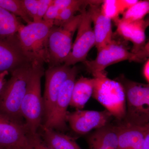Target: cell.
I'll list each match as a JSON object with an SVG mask.
<instances>
[{"instance_id": "cell-29", "label": "cell", "mask_w": 149, "mask_h": 149, "mask_svg": "<svg viewBox=\"0 0 149 149\" xmlns=\"http://www.w3.org/2000/svg\"><path fill=\"white\" fill-rule=\"evenodd\" d=\"M77 0H53V4L58 9L59 12L64 9L67 8L74 3Z\"/></svg>"}, {"instance_id": "cell-8", "label": "cell", "mask_w": 149, "mask_h": 149, "mask_svg": "<svg viewBox=\"0 0 149 149\" xmlns=\"http://www.w3.org/2000/svg\"><path fill=\"white\" fill-rule=\"evenodd\" d=\"M81 19L77 36L72 50L64 64L70 66L86 60L90 50L95 45V37L92 27V20L88 11L83 8L81 11Z\"/></svg>"}, {"instance_id": "cell-4", "label": "cell", "mask_w": 149, "mask_h": 149, "mask_svg": "<svg viewBox=\"0 0 149 149\" xmlns=\"http://www.w3.org/2000/svg\"><path fill=\"white\" fill-rule=\"evenodd\" d=\"M92 96L112 115L120 120L126 113L125 90L120 82L110 79L104 72L94 76Z\"/></svg>"}, {"instance_id": "cell-24", "label": "cell", "mask_w": 149, "mask_h": 149, "mask_svg": "<svg viewBox=\"0 0 149 149\" xmlns=\"http://www.w3.org/2000/svg\"><path fill=\"white\" fill-rule=\"evenodd\" d=\"M0 7L20 17L27 24L33 22L24 10L21 0H0Z\"/></svg>"}, {"instance_id": "cell-1", "label": "cell", "mask_w": 149, "mask_h": 149, "mask_svg": "<svg viewBox=\"0 0 149 149\" xmlns=\"http://www.w3.org/2000/svg\"><path fill=\"white\" fill-rule=\"evenodd\" d=\"M29 63L11 72L0 93V114L24 125L20 107L27 91L28 82L35 66Z\"/></svg>"}, {"instance_id": "cell-10", "label": "cell", "mask_w": 149, "mask_h": 149, "mask_svg": "<svg viewBox=\"0 0 149 149\" xmlns=\"http://www.w3.org/2000/svg\"><path fill=\"white\" fill-rule=\"evenodd\" d=\"M71 68L65 64L60 65L49 68L45 71V85L43 98L45 122L52 113L60 90L69 75Z\"/></svg>"}, {"instance_id": "cell-33", "label": "cell", "mask_w": 149, "mask_h": 149, "mask_svg": "<svg viewBox=\"0 0 149 149\" xmlns=\"http://www.w3.org/2000/svg\"><path fill=\"white\" fill-rule=\"evenodd\" d=\"M3 149H21L20 148H19V147H9V148H3Z\"/></svg>"}, {"instance_id": "cell-28", "label": "cell", "mask_w": 149, "mask_h": 149, "mask_svg": "<svg viewBox=\"0 0 149 149\" xmlns=\"http://www.w3.org/2000/svg\"><path fill=\"white\" fill-rule=\"evenodd\" d=\"M59 13V10L53 2L49 7L45 14L43 17V20L45 21L53 22L58 16Z\"/></svg>"}, {"instance_id": "cell-3", "label": "cell", "mask_w": 149, "mask_h": 149, "mask_svg": "<svg viewBox=\"0 0 149 149\" xmlns=\"http://www.w3.org/2000/svg\"><path fill=\"white\" fill-rule=\"evenodd\" d=\"M45 73L43 65L35 66L20 107V113L25 121L24 127L29 133H37L38 128L42 125L44 107L41 80Z\"/></svg>"}, {"instance_id": "cell-14", "label": "cell", "mask_w": 149, "mask_h": 149, "mask_svg": "<svg viewBox=\"0 0 149 149\" xmlns=\"http://www.w3.org/2000/svg\"><path fill=\"white\" fill-rule=\"evenodd\" d=\"M27 130L24 125L0 114V147L22 148L27 141Z\"/></svg>"}, {"instance_id": "cell-16", "label": "cell", "mask_w": 149, "mask_h": 149, "mask_svg": "<svg viewBox=\"0 0 149 149\" xmlns=\"http://www.w3.org/2000/svg\"><path fill=\"white\" fill-rule=\"evenodd\" d=\"M118 149H143L145 134L149 125L123 123L117 125Z\"/></svg>"}, {"instance_id": "cell-21", "label": "cell", "mask_w": 149, "mask_h": 149, "mask_svg": "<svg viewBox=\"0 0 149 149\" xmlns=\"http://www.w3.org/2000/svg\"><path fill=\"white\" fill-rule=\"evenodd\" d=\"M102 1H82L77 0L73 5L61 11L58 16L54 21V25L59 26L71 19L74 16V14L78 11L80 12L83 9V7L92 4H100Z\"/></svg>"}, {"instance_id": "cell-18", "label": "cell", "mask_w": 149, "mask_h": 149, "mask_svg": "<svg viewBox=\"0 0 149 149\" xmlns=\"http://www.w3.org/2000/svg\"><path fill=\"white\" fill-rule=\"evenodd\" d=\"M40 136L47 145L54 149H82L70 136L41 125Z\"/></svg>"}, {"instance_id": "cell-32", "label": "cell", "mask_w": 149, "mask_h": 149, "mask_svg": "<svg viewBox=\"0 0 149 149\" xmlns=\"http://www.w3.org/2000/svg\"><path fill=\"white\" fill-rule=\"evenodd\" d=\"M143 149H149V129L145 134Z\"/></svg>"}, {"instance_id": "cell-25", "label": "cell", "mask_w": 149, "mask_h": 149, "mask_svg": "<svg viewBox=\"0 0 149 149\" xmlns=\"http://www.w3.org/2000/svg\"><path fill=\"white\" fill-rule=\"evenodd\" d=\"M21 149H54L43 141L40 134L27 133V141Z\"/></svg>"}, {"instance_id": "cell-15", "label": "cell", "mask_w": 149, "mask_h": 149, "mask_svg": "<svg viewBox=\"0 0 149 149\" xmlns=\"http://www.w3.org/2000/svg\"><path fill=\"white\" fill-rule=\"evenodd\" d=\"M118 33L125 40L133 43L132 52L137 53L146 45V30L149 26V20L126 22L118 19L115 21Z\"/></svg>"}, {"instance_id": "cell-22", "label": "cell", "mask_w": 149, "mask_h": 149, "mask_svg": "<svg viewBox=\"0 0 149 149\" xmlns=\"http://www.w3.org/2000/svg\"><path fill=\"white\" fill-rule=\"evenodd\" d=\"M149 2L148 1H138L123 14L120 21L126 22H131L143 19L149 13Z\"/></svg>"}, {"instance_id": "cell-31", "label": "cell", "mask_w": 149, "mask_h": 149, "mask_svg": "<svg viewBox=\"0 0 149 149\" xmlns=\"http://www.w3.org/2000/svg\"><path fill=\"white\" fill-rule=\"evenodd\" d=\"M9 73V72L8 71H5V72H3L0 74V93H1L3 85H4L6 81V77L7 75H8Z\"/></svg>"}, {"instance_id": "cell-13", "label": "cell", "mask_w": 149, "mask_h": 149, "mask_svg": "<svg viewBox=\"0 0 149 149\" xmlns=\"http://www.w3.org/2000/svg\"><path fill=\"white\" fill-rule=\"evenodd\" d=\"M88 11L92 22L97 52L112 41L111 20L102 13L100 4L89 5Z\"/></svg>"}, {"instance_id": "cell-12", "label": "cell", "mask_w": 149, "mask_h": 149, "mask_svg": "<svg viewBox=\"0 0 149 149\" xmlns=\"http://www.w3.org/2000/svg\"><path fill=\"white\" fill-rule=\"evenodd\" d=\"M112 116L107 110L99 111L77 109L73 112L67 113L66 121L74 132L85 134L93 129H98L107 125Z\"/></svg>"}, {"instance_id": "cell-9", "label": "cell", "mask_w": 149, "mask_h": 149, "mask_svg": "<svg viewBox=\"0 0 149 149\" xmlns=\"http://www.w3.org/2000/svg\"><path fill=\"white\" fill-rule=\"evenodd\" d=\"M77 72L76 66L71 68L69 75L60 90L52 113L49 118L45 122L44 126L62 131L67 129L66 123L67 109L71 101Z\"/></svg>"}, {"instance_id": "cell-19", "label": "cell", "mask_w": 149, "mask_h": 149, "mask_svg": "<svg viewBox=\"0 0 149 149\" xmlns=\"http://www.w3.org/2000/svg\"><path fill=\"white\" fill-rule=\"evenodd\" d=\"M94 79L81 77L75 81L70 105L77 109H83L92 96Z\"/></svg>"}, {"instance_id": "cell-7", "label": "cell", "mask_w": 149, "mask_h": 149, "mask_svg": "<svg viewBox=\"0 0 149 149\" xmlns=\"http://www.w3.org/2000/svg\"><path fill=\"white\" fill-rule=\"evenodd\" d=\"M81 17L80 14L60 26L53 25L51 28L48 39L49 68L64 63L72 50V38Z\"/></svg>"}, {"instance_id": "cell-34", "label": "cell", "mask_w": 149, "mask_h": 149, "mask_svg": "<svg viewBox=\"0 0 149 149\" xmlns=\"http://www.w3.org/2000/svg\"><path fill=\"white\" fill-rule=\"evenodd\" d=\"M0 149H3L2 148H1V147H0Z\"/></svg>"}, {"instance_id": "cell-23", "label": "cell", "mask_w": 149, "mask_h": 149, "mask_svg": "<svg viewBox=\"0 0 149 149\" xmlns=\"http://www.w3.org/2000/svg\"><path fill=\"white\" fill-rule=\"evenodd\" d=\"M101 7L102 13L105 16L115 22L118 19V16L126 10L123 0H106L103 1Z\"/></svg>"}, {"instance_id": "cell-5", "label": "cell", "mask_w": 149, "mask_h": 149, "mask_svg": "<svg viewBox=\"0 0 149 149\" xmlns=\"http://www.w3.org/2000/svg\"><path fill=\"white\" fill-rule=\"evenodd\" d=\"M127 102L123 123L136 125L149 124V85L123 79L122 83Z\"/></svg>"}, {"instance_id": "cell-6", "label": "cell", "mask_w": 149, "mask_h": 149, "mask_svg": "<svg viewBox=\"0 0 149 149\" xmlns=\"http://www.w3.org/2000/svg\"><path fill=\"white\" fill-rule=\"evenodd\" d=\"M149 56V43L137 53L129 52L124 46L112 41L98 52L94 60L83 62L89 72L95 76L104 72L107 67L115 63L128 60L142 62Z\"/></svg>"}, {"instance_id": "cell-27", "label": "cell", "mask_w": 149, "mask_h": 149, "mask_svg": "<svg viewBox=\"0 0 149 149\" xmlns=\"http://www.w3.org/2000/svg\"><path fill=\"white\" fill-rule=\"evenodd\" d=\"M52 2L53 0H40L37 17L34 22L43 20V17L45 14L46 12Z\"/></svg>"}, {"instance_id": "cell-11", "label": "cell", "mask_w": 149, "mask_h": 149, "mask_svg": "<svg viewBox=\"0 0 149 149\" xmlns=\"http://www.w3.org/2000/svg\"><path fill=\"white\" fill-rule=\"evenodd\" d=\"M32 63L24 54L17 34L0 36V74L12 72L24 65Z\"/></svg>"}, {"instance_id": "cell-20", "label": "cell", "mask_w": 149, "mask_h": 149, "mask_svg": "<svg viewBox=\"0 0 149 149\" xmlns=\"http://www.w3.org/2000/svg\"><path fill=\"white\" fill-rule=\"evenodd\" d=\"M23 25L16 16L0 7V36L15 35Z\"/></svg>"}, {"instance_id": "cell-2", "label": "cell", "mask_w": 149, "mask_h": 149, "mask_svg": "<svg viewBox=\"0 0 149 149\" xmlns=\"http://www.w3.org/2000/svg\"><path fill=\"white\" fill-rule=\"evenodd\" d=\"M53 25V22H32L23 24L17 33L22 50L33 65L49 63L48 39Z\"/></svg>"}, {"instance_id": "cell-17", "label": "cell", "mask_w": 149, "mask_h": 149, "mask_svg": "<svg viewBox=\"0 0 149 149\" xmlns=\"http://www.w3.org/2000/svg\"><path fill=\"white\" fill-rule=\"evenodd\" d=\"M90 149H118L117 126L107 125L89 136Z\"/></svg>"}, {"instance_id": "cell-30", "label": "cell", "mask_w": 149, "mask_h": 149, "mask_svg": "<svg viewBox=\"0 0 149 149\" xmlns=\"http://www.w3.org/2000/svg\"><path fill=\"white\" fill-rule=\"evenodd\" d=\"M143 74L144 78L147 82H149V59L147 60L146 61L144 64L143 68Z\"/></svg>"}, {"instance_id": "cell-26", "label": "cell", "mask_w": 149, "mask_h": 149, "mask_svg": "<svg viewBox=\"0 0 149 149\" xmlns=\"http://www.w3.org/2000/svg\"><path fill=\"white\" fill-rule=\"evenodd\" d=\"M21 1L24 10L34 22L37 17L40 0H21Z\"/></svg>"}]
</instances>
